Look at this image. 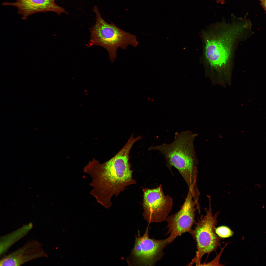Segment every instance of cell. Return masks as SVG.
<instances>
[{"instance_id": "obj_7", "label": "cell", "mask_w": 266, "mask_h": 266, "mask_svg": "<svg viewBox=\"0 0 266 266\" xmlns=\"http://www.w3.org/2000/svg\"><path fill=\"white\" fill-rule=\"evenodd\" d=\"M143 191L144 219L149 223L165 221L173 206L172 198L165 194L162 184L153 189L143 188Z\"/></svg>"}, {"instance_id": "obj_11", "label": "cell", "mask_w": 266, "mask_h": 266, "mask_svg": "<svg viewBox=\"0 0 266 266\" xmlns=\"http://www.w3.org/2000/svg\"><path fill=\"white\" fill-rule=\"evenodd\" d=\"M33 223L23 225L19 228L0 238V256H2L14 244L26 235L32 229Z\"/></svg>"}, {"instance_id": "obj_8", "label": "cell", "mask_w": 266, "mask_h": 266, "mask_svg": "<svg viewBox=\"0 0 266 266\" xmlns=\"http://www.w3.org/2000/svg\"><path fill=\"white\" fill-rule=\"evenodd\" d=\"M199 210L191 191L188 190L184 202L179 211L168 216L165 220L167 223V238L169 244L178 236L187 232L189 233L195 221V212Z\"/></svg>"}, {"instance_id": "obj_5", "label": "cell", "mask_w": 266, "mask_h": 266, "mask_svg": "<svg viewBox=\"0 0 266 266\" xmlns=\"http://www.w3.org/2000/svg\"><path fill=\"white\" fill-rule=\"evenodd\" d=\"M208 197L209 206L208 209H205V215L201 216L196 222L195 228L192 229L189 233L196 242L197 250L195 257L188 265L195 264L196 266H200L203 256L206 254L209 255L220 245V238L215 232L217 218L220 211L213 214L211 197L209 196Z\"/></svg>"}, {"instance_id": "obj_4", "label": "cell", "mask_w": 266, "mask_h": 266, "mask_svg": "<svg viewBox=\"0 0 266 266\" xmlns=\"http://www.w3.org/2000/svg\"><path fill=\"white\" fill-rule=\"evenodd\" d=\"M93 11L96 16L95 23L91 29L90 46L97 45L107 51L109 59L113 62L117 57L119 48L126 50L129 45L136 47L139 43L136 36L126 32L117 27L112 22L109 23L102 18L98 7L94 6Z\"/></svg>"}, {"instance_id": "obj_13", "label": "cell", "mask_w": 266, "mask_h": 266, "mask_svg": "<svg viewBox=\"0 0 266 266\" xmlns=\"http://www.w3.org/2000/svg\"><path fill=\"white\" fill-rule=\"evenodd\" d=\"M224 249V248H222V249L221 250V251L220 252V253H219V254L217 256H216V258L215 259L212 261V262H210V263H207V264L205 263V264H201L200 265V266H216V264L215 263V261H218L219 262V259L220 257V255H221V253H222V251H223V250Z\"/></svg>"}, {"instance_id": "obj_6", "label": "cell", "mask_w": 266, "mask_h": 266, "mask_svg": "<svg viewBox=\"0 0 266 266\" xmlns=\"http://www.w3.org/2000/svg\"><path fill=\"white\" fill-rule=\"evenodd\" d=\"M149 227L142 236H136L133 248L127 260L128 264L135 266H153L162 258L163 251L168 244L167 238L151 239Z\"/></svg>"}, {"instance_id": "obj_12", "label": "cell", "mask_w": 266, "mask_h": 266, "mask_svg": "<svg viewBox=\"0 0 266 266\" xmlns=\"http://www.w3.org/2000/svg\"><path fill=\"white\" fill-rule=\"evenodd\" d=\"M215 232L220 237L224 238L230 237L233 233V232L228 227L224 226L215 228Z\"/></svg>"}, {"instance_id": "obj_15", "label": "cell", "mask_w": 266, "mask_h": 266, "mask_svg": "<svg viewBox=\"0 0 266 266\" xmlns=\"http://www.w3.org/2000/svg\"><path fill=\"white\" fill-rule=\"evenodd\" d=\"M217 3H220L222 4H224L226 0H215Z\"/></svg>"}, {"instance_id": "obj_9", "label": "cell", "mask_w": 266, "mask_h": 266, "mask_svg": "<svg viewBox=\"0 0 266 266\" xmlns=\"http://www.w3.org/2000/svg\"><path fill=\"white\" fill-rule=\"evenodd\" d=\"M47 257L48 254L43 248L42 244L38 241L32 240L3 256L0 260V266H20L35 259Z\"/></svg>"}, {"instance_id": "obj_2", "label": "cell", "mask_w": 266, "mask_h": 266, "mask_svg": "<svg viewBox=\"0 0 266 266\" xmlns=\"http://www.w3.org/2000/svg\"><path fill=\"white\" fill-rule=\"evenodd\" d=\"M136 142L134 138L130 137L121 150L109 160L100 163L93 158L83 168L84 172L91 178L89 185L92 189L90 194L106 208L112 205L113 197L118 196L127 187L136 183L129 161V153Z\"/></svg>"}, {"instance_id": "obj_1", "label": "cell", "mask_w": 266, "mask_h": 266, "mask_svg": "<svg viewBox=\"0 0 266 266\" xmlns=\"http://www.w3.org/2000/svg\"><path fill=\"white\" fill-rule=\"evenodd\" d=\"M247 15L243 18L232 14L228 21L223 19L201 31L200 61L207 69L225 74L231 70L239 44L253 34L251 23L246 18Z\"/></svg>"}, {"instance_id": "obj_3", "label": "cell", "mask_w": 266, "mask_h": 266, "mask_svg": "<svg viewBox=\"0 0 266 266\" xmlns=\"http://www.w3.org/2000/svg\"><path fill=\"white\" fill-rule=\"evenodd\" d=\"M197 135L189 130L176 132L171 143L152 146L148 149L161 154L170 170L173 167L178 170L194 195L200 193L197 184L198 161L194 145Z\"/></svg>"}, {"instance_id": "obj_14", "label": "cell", "mask_w": 266, "mask_h": 266, "mask_svg": "<svg viewBox=\"0 0 266 266\" xmlns=\"http://www.w3.org/2000/svg\"><path fill=\"white\" fill-rule=\"evenodd\" d=\"M260 2V4L264 9L266 13V0H258Z\"/></svg>"}, {"instance_id": "obj_10", "label": "cell", "mask_w": 266, "mask_h": 266, "mask_svg": "<svg viewBox=\"0 0 266 266\" xmlns=\"http://www.w3.org/2000/svg\"><path fill=\"white\" fill-rule=\"evenodd\" d=\"M55 0H17L13 2H3V6L16 7L18 13L22 17V19H26L29 16L38 12H54L59 16L63 13L67 14L63 7L57 5Z\"/></svg>"}]
</instances>
